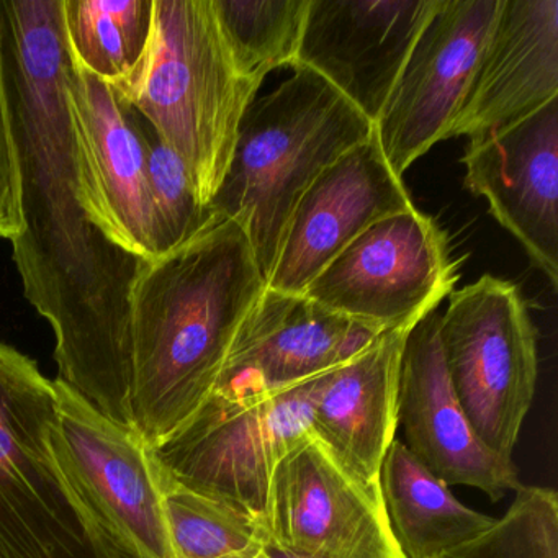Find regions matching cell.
Here are the masks:
<instances>
[{
	"label": "cell",
	"mask_w": 558,
	"mask_h": 558,
	"mask_svg": "<svg viewBox=\"0 0 558 558\" xmlns=\"http://www.w3.org/2000/svg\"><path fill=\"white\" fill-rule=\"evenodd\" d=\"M439 0H310L299 61L377 123Z\"/></svg>",
	"instance_id": "obj_12"
},
{
	"label": "cell",
	"mask_w": 558,
	"mask_h": 558,
	"mask_svg": "<svg viewBox=\"0 0 558 558\" xmlns=\"http://www.w3.org/2000/svg\"><path fill=\"white\" fill-rule=\"evenodd\" d=\"M238 71L263 84L270 71L299 61L310 0H214Z\"/></svg>",
	"instance_id": "obj_22"
},
{
	"label": "cell",
	"mask_w": 558,
	"mask_h": 558,
	"mask_svg": "<svg viewBox=\"0 0 558 558\" xmlns=\"http://www.w3.org/2000/svg\"><path fill=\"white\" fill-rule=\"evenodd\" d=\"M259 87L238 71L214 0H153L145 57L117 90L178 153L210 207Z\"/></svg>",
	"instance_id": "obj_4"
},
{
	"label": "cell",
	"mask_w": 558,
	"mask_h": 558,
	"mask_svg": "<svg viewBox=\"0 0 558 558\" xmlns=\"http://www.w3.org/2000/svg\"><path fill=\"white\" fill-rule=\"evenodd\" d=\"M437 312L421 319L404 342L398 426L404 446L446 485L472 486L498 501L521 488L512 459L489 449L473 429L444 362Z\"/></svg>",
	"instance_id": "obj_15"
},
{
	"label": "cell",
	"mask_w": 558,
	"mask_h": 558,
	"mask_svg": "<svg viewBox=\"0 0 558 558\" xmlns=\"http://www.w3.org/2000/svg\"><path fill=\"white\" fill-rule=\"evenodd\" d=\"M465 187L558 289V97L469 145Z\"/></svg>",
	"instance_id": "obj_14"
},
{
	"label": "cell",
	"mask_w": 558,
	"mask_h": 558,
	"mask_svg": "<svg viewBox=\"0 0 558 558\" xmlns=\"http://www.w3.org/2000/svg\"><path fill=\"white\" fill-rule=\"evenodd\" d=\"M408 335L401 329L384 332L329 371L313 408V430L368 482H380L381 463L397 434Z\"/></svg>",
	"instance_id": "obj_19"
},
{
	"label": "cell",
	"mask_w": 558,
	"mask_h": 558,
	"mask_svg": "<svg viewBox=\"0 0 558 558\" xmlns=\"http://www.w3.org/2000/svg\"><path fill=\"white\" fill-rule=\"evenodd\" d=\"M414 204L377 132L332 162L296 205L267 289L305 295L310 283L364 231Z\"/></svg>",
	"instance_id": "obj_13"
},
{
	"label": "cell",
	"mask_w": 558,
	"mask_h": 558,
	"mask_svg": "<svg viewBox=\"0 0 558 558\" xmlns=\"http://www.w3.org/2000/svg\"><path fill=\"white\" fill-rule=\"evenodd\" d=\"M64 28L74 60L119 87L145 57L153 0H64Z\"/></svg>",
	"instance_id": "obj_21"
},
{
	"label": "cell",
	"mask_w": 558,
	"mask_h": 558,
	"mask_svg": "<svg viewBox=\"0 0 558 558\" xmlns=\"http://www.w3.org/2000/svg\"><path fill=\"white\" fill-rule=\"evenodd\" d=\"M21 231V181L0 58V240H15Z\"/></svg>",
	"instance_id": "obj_26"
},
{
	"label": "cell",
	"mask_w": 558,
	"mask_h": 558,
	"mask_svg": "<svg viewBox=\"0 0 558 558\" xmlns=\"http://www.w3.org/2000/svg\"><path fill=\"white\" fill-rule=\"evenodd\" d=\"M54 452L122 558H178L166 519V475L155 449L133 427L100 413L54 380Z\"/></svg>",
	"instance_id": "obj_8"
},
{
	"label": "cell",
	"mask_w": 558,
	"mask_h": 558,
	"mask_svg": "<svg viewBox=\"0 0 558 558\" xmlns=\"http://www.w3.org/2000/svg\"><path fill=\"white\" fill-rule=\"evenodd\" d=\"M439 338L470 424L489 449L511 459L538 375L537 329L521 290L493 276L453 290Z\"/></svg>",
	"instance_id": "obj_7"
},
{
	"label": "cell",
	"mask_w": 558,
	"mask_h": 558,
	"mask_svg": "<svg viewBox=\"0 0 558 558\" xmlns=\"http://www.w3.org/2000/svg\"><path fill=\"white\" fill-rule=\"evenodd\" d=\"M380 335L305 295L266 287L214 391L256 395L302 384L351 361Z\"/></svg>",
	"instance_id": "obj_16"
},
{
	"label": "cell",
	"mask_w": 558,
	"mask_h": 558,
	"mask_svg": "<svg viewBox=\"0 0 558 558\" xmlns=\"http://www.w3.org/2000/svg\"><path fill=\"white\" fill-rule=\"evenodd\" d=\"M446 231L416 207L377 221L306 289V299L378 332L411 331L456 289Z\"/></svg>",
	"instance_id": "obj_9"
},
{
	"label": "cell",
	"mask_w": 558,
	"mask_h": 558,
	"mask_svg": "<svg viewBox=\"0 0 558 558\" xmlns=\"http://www.w3.org/2000/svg\"><path fill=\"white\" fill-rule=\"evenodd\" d=\"M502 518L475 541L440 558H558V496L521 485Z\"/></svg>",
	"instance_id": "obj_25"
},
{
	"label": "cell",
	"mask_w": 558,
	"mask_h": 558,
	"mask_svg": "<svg viewBox=\"0 0 558 558\" xmlns=\"http://www.w3.org/2000/svg\"><path fill=\"white\" fill-rule=\"evenodd\" d=\"M558 97V0H502L449 138L470 143ZM447 138V140H449Z\"/></svg>",
	"instance_id": "obj_17"
},
{
	"label": "cell",
	"mask_w": 558,
	"mask_h": 558,
	"mask_svg": "<svg viewBox=\"0 0 558 558\" xmlns=\"http://www.w3.org/2000/svg\"><path fill=\"white\" fill-rule=\"evenodd\" d=\"M130 110L145 148L146 178L156 218V257H161L194 240L220 217L198 202L178 153L142 113L132 106Z\"/></svg>",
	"instance_id": "obj_23"
},
{
	"label": "cell",
	"mask_w": 558,
	"mask_h": 558,
	"mask_svg": "<svg viewBox=\"0 0 558 558\" xmlns=\"http://www.w3.org/2000/svg\"><path fill=\"white\" fill-rule=\"evenodd\" d=\"M166 519L178 558H236L264 541L240 509L166 478Z\"/></svg>",
	"instance_id": "obj_24"
},
{
	"label": "cell",
	"mask_w": 558,
	"mask_h": 558,
	"mask_svg": "<svg viewBox=\"0 0 558 558\" xmlns=\"http://www.w3.org/2000/svg\"><path fill=\"white\" fill-rule=\"evenodd\" d=\"M266 287L246 233L223 218L143 264L130 296L129 404L153 449L214 393Z\"/></svg>",
	"instance_id": "obj_2"
},
{
	"label": "cell",
	"mask_w": 558,
	"mask_h": 558,
	"mask_svg": "<svg viewBox=\"0 0 558 558\" xmlns=\"http://www.w3.org/2000/svg\"><path fill=\"white\" fill-rule=\"evenodd\" d=\"M0 58L21 181L12 240L25 299L50 323L60 377L132 427L130 296L146 263L113 227L70 100L64 0H0Z\"/></svg>",
	"instance_id": "obj_1"
},
{
	"label": "cell",
	"mask_w": 558,
	"mask_h": 558,
	"mask_svg": "<svg viewBox=\"0 0 558 558\" xmlns=\"http://www.w3.org/2000/svg\"><path fill=\"white\" fill-rule=\"evenodd\" d=\"M326 374L267 393L214 391L184 427L156 447L166 478L263 521L276 466L312 430Z\"/></svg>",
	"instance_id": "obj_6"
},
{
	"label": "cell",
	"mask_w": 558,
	"mask_h": 558,
	"mask_svg": "<svg viewBox=\"0 0 558 558\" xmlns=\"http://www.w3.org/2000/svg\"><path fill=\"white\" fill-rule=\"evenodd\" d=\"M264 538L310 558H407L391 531L380 482H368L308 430L270 483Z\"/></svg>",
	"instance_id": "obj_10"
},
{
	"label": "cell",
	"mask_w": 558,
	"mask_h": 558,
	"mask_svg": "<svg viewBox=\"0 0 558 558\" xmlns=\"http://www.w3.org/2000/svg\"><path fill=\"white\" fill-rule=\"evenodd\" d=\"M70 100L113 227L133 254L156 259V218L145 148L129 104L116 86L87 71L73 54Z\"/></svg>",
	"instance_id": "obj_18"
},
{
	"label": "cell",
	"mask_w": 558,
	"mask_h": 558,
	"mask_svg": "<svg viewBox=\"0 0 558 558\" xmlns=\"http://www.w3.org/2000/svg\"><path fill=\"white\" fill-rule=\"evenodd\" d=\"M374 129L306 68H295L290 80L247 107L210 208L246 233L266 286L305 192L332 162L371 138Z\"/></svg>",
	"instance_id": "obj_3"
},
{
	"label": "cell",
	"mask_w": 558,
	"mask_h": 558,
	"mask_svg": "<svg viewBox=\"0 0 558 558\" xmlns=\"http://www.w3.org/2000/svg\"><path fill=\"white\" fill-rule=\"evenodd\" d=\"M236 558H310L303 557V555L293 554V551L286 550V548L279 547V545L272 544V542L264 538L259 545L251 548L246 554L240 555Z\"/></svg>",
	"instance_id": "obj_27"
},
{
	"label": "cell",
	"mask_w": 558,
	"mask_h": 558,
	"mask_svg": "<svg viewBox=\"0 0 558 558\" xmlns=\"http://www.w3.org/2000/svg\"><path fill=\"white\" fill-rule=\"evenodd\" d=\"M502 0H439L375 123L395 174L449 138Z\"/></svg>",
	"instance_id": "obj_11"
},
{
	"label": "cell",
	"mask_w": 558,
	"mask_h": 558,
	"mask_svg": "<svg viewBox=\"0 0 558 558\" xmlns=\"http://www.w3.org/2000/svg\"><path fill=\"white\" fill-rule=\"evenodd\" d=\"M58 391L0 342V558H122L54 452Z\"/></svg>",
	"instance_id": "obj_5"
},
{
	"label": "cell",
	"mask_w": 558,
	"mask_h": 558,
	"mask_svg": "<svg viewBox=\"0 0 558 558\" xmlns=\"http://www.w3.org/2000/svg\"><path fill=\"white\" fill-rule=\"evenodd\" d=\"M380 488L391 531L407 558H440L496 522L460 502L401 440L388 447Z\"/></svg>",
	"instance_id": "obj_20"
}]
</instances>
